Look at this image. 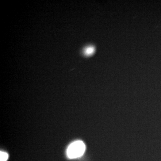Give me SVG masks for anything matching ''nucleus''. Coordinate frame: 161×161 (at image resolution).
<instances>
[{
    "label": "nucleus",
    "mask_w": 161,
    "mask_h": 161,
    "mask_svg": "<svg viewBox=\"0 0 161 161\" xmlns=\"http://www.w3.org/2000/svg\"><path fill=\"white\" fill-rule=\"evenodd\" d=\"M84 143L81 140H78L70 144L67 150V155L70 159L79 158L83 155L85 151Z\"/></svg>",
    "instance_id": "f257e3e1"
},
{
    "label": "nucleus",
    "mask_w": 161,
    "mask_h": 161,
    "mask_svg": "<svg viewBox=\"0 0 161 161\" xmlns=\"http://www.w3.org/2000/svg\"><path fill=\"white\" fill-rule=\"evenodd\" d=\"M8 155L6 153L1 152L0 153V161H6L8 159Z\"/></svg>",
    "instance_id": "f03ea898"
},
{
    "label": "nucleus",
    "mask_w": 161,
    "mask_h": 161,
    "mask_svg": "<svg viewBox=\"0 0 161 161\" xmlns=\"http://www.w3.org/2000/svg\"><path fill=\"white\" fill-rule=\"evenodd\" d=\"M94 51V49L93 48L90 47L87 48L86 49V50L85 51V52L86 54L88 55H90Z\"/></svg>",
    "instance_id": "7ed1b4c3"
}]
</instances>
